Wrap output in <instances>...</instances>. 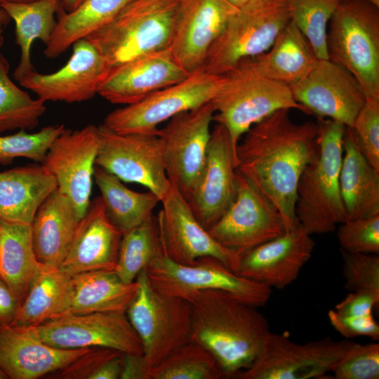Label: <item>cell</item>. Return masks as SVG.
Returning <instances> with one entry per match:
<instances>
[{
  "label": "cell",
  "mask_w": 379,
  "mask_h": 379,
  "mask_svg": "<svg viewBox=\"0 0 379 379\" xmlns=\"http://www.w3.org/2000/svg\"><path fill=\"white\" fill-rule=\"evenodd\" d=\"M289 110L275 111L251 126L236 148V171L277 208L286 231L298 224L295 206L299 178L316 155L318 124L295 123Z\"/></svg>",
  "instance_id": "6da1fadb"
},
{
  "label": "cell",
  "mask_w": 379,
  "mask_h": 379,
  "mask_svg": "<svg viewBox=\"0 0 379 379\" xmlns=\"http://www.w3.org/2000/svg\"><path fill=\"white\" fill-rule=\"evenodd\" d=\"M185 299L192 312L190 340L213 354L225 378L248 368L271 332L258 307L218 290L197 291Z\"/></svg>",
  "instance_id": "7a4b0ae2"
},
{
  "label": "cell",
  "mask_w": 379,
  "mask_h": 379,
  "mask_svg": "<svg viewBox=\"0 0 379 379\" xmlns=\"http://www.w3.org/2000/svg\"><path fill=\"white\" fill-rule=\"evenodd\" d=\"M318 147L298 180L295 214L310 234L333 232L346 220L339 178L345 126L319 119Z\"/></svg>",
  "instance_id": "3957f363"
},
{
  "label": "cell",
  "mask_w": 379,
  "mask_h": 379,
  "mask_svg": "<svg viewBox=\"0 0 379 379\" xmlns=\"http://www.w3.org/2000/svg\"><path fill=\"white\" fill-rule=\"evenodd\" d=\"M180 3V0H132L109 23L86 39L102 55L107 72L136 58L168 48Z\"/></svg>",
  "instance_id": "277c9868"
},
{
  "label": "cell",
  "mask_w": 379,
  "mask_h": 379,
  "mask_svg": "<svg viewBox=\"0 0 379 379\" xmlns=\"http://www.w3.org/2000/svg\"><path fill=\"white\" fill-rule=\"evenodd\" d=\"M211 102L213 121L227 130L235 158L244 133L270 114L281 109L306 113L294 100L290 87L262 75L251 58L241 60L223 74L222 83Z\"/></svg>",
  "instance_id": "5b68a950"
},
{
  "label": "cell",
  "mask_w": 379,
  "mask_h": 379,
  "mask_svg": "<svg viewBox=\"0 0 379 379\" xmlns=\"http://www.w3.org/2000/svg\"><path fill=\"white\" fill-rule=\"evenodd\" d=\"M328 25V59L357 79L366 98H379V8L341 0Z\"/></svg>",
  "instance_id": "8992f818"
},
{
  "label": "cell",
  "mask_w": 379,
  "mask_h": 379,
  "mask_svg": "<svg viewBox=\"0 0 379 379\" xmlns=\"http://www.w3.org/2000/svg\"><path fill=\"white\" fill-rule=\"evenodd\" d=\"M291 19L288 0H248L230 17L201 68L223 75L241 60L264 53Z\"/></svg>",
  "instance_id": "52a82bcc"
},
{
  "label": "cell",
  "mask_w": 379,
  "mask_h": 379,
  "mask_svg": "<svg viewBox=\"0 0 379 379\" xmlns=\"http://www.w3.org/2000/svg\"><path fill=\"white\" fill-rule=\"evenodd\" d=\"M136 295L126 311L142 345L149 371L190 340L191 307L182 298L162 294L150 284L146 269L135 279Z\"/></svg>",
  "instance_id": "ba28073f"
},
{
  "label": "cell",
  "mask_w": 379,
  "mask_h": 379,
  "mask_svg": "<svg viewBox=\"0 0 379 379\" xmlns=\"http://www.w3.org/2000/svg\"><path fill=\"white\" fill-rule=\"evenodd\" d=\"M146 272L157 291L184 299L197 291L218 290L259 307L271 296L272 288L239 275L211 256L199 258L192 265H184L171 260L164 252L148 265Z\"/></svg>",
  "instance_id": "9c48e42d"
},
{
  "label": "cell",
  "mask_w": 379,
  "mask_h": 379,
  "mask_svg": "<svg viewBox=\"0 0 379 379\" xmlns=\"http://www.w3.org/2000/svg\"><path fill=\"white\" fill-rule=\"evenodd\" d=\"M222 81L223 75L212 74L201 68L177 84L112 111L102 124L121 134H159V126L163 122L211 102Z\"/></svg>",
  "instance_id": "30bf717a"
},
{
  "label": "cell",
  "mask_w": 379,
  "mask_h": 379,
  "mask_svg": "<svg viewBox=\"0 0 379 379\" xmlns=\"http://www.w3.org/2000/svg\"><path fill=\"white\" fill-rule=\"evenodd\" d=\"M352 343L326 337L300 344L286 334L270 332L253 364L233 378H320L331 371Z\"/></svg>",
  "instance_id": "8fae6325"
},
{
  "label": "cell",
  "mask_w": 379,
  "mask_h": 379,
  "mask_svg": "<svg viewBox=\"0 0 379 379\" xmlns=\"http://www.w3.org/2000/svg\"><path fill=\"white\" fill-rule=\"evenodd\" d=\"M213 114L209 102L175 115L159 129L168 179L187 201L204 170Z\"/></svg>",
  "instance_id": "7c38bea8"
},
{
  "label": "cell",
  "mask_w": 379,
  "mask_h": 379,
  "mask_svg": "<svg viewBox=\"0 0 379 379\" xmlns=\"http://www.w3.org/2000/svg\"><path fill=\"white\" fill-rule=\"evenodd\" d=\"M99 148L95 165L121 181L147 187L161 201L171 184L168 179L162 141L159 134L116 133L98 126Z\"/></svg>",
  "instance_id": "4fadbf2b"
},
{
  "label": "cell",
  "mask_w": 379,
  "mask_h": 379,
  "mask_svg": "<svg viewBox=\"0 0 379 379\" xmlns=\"http://www.w3.org/2000/svg\"><path fill=\"white\" fill-rule=\"evenodd\" d=\"M208 231L222 246L241 255L283 234L286 227L274 204L237 171L235 198Z\"/></svg>",
  "instance_id": "5bb4252c"
},
{
  "label": "cell",
  "mask_w": 379,
  "mask_h": 379,
  "mask_svg": "<svg viewBox=\"0 0 379 379\" xmlns=\"http://www.w3.org/2000/svg\"><path fill=\"white\" fill-rule=\"evenodd\" d=\"M41 340L60 349L108 348L143 354L142 342L126 312L67 314L36 326Z\"/></svg>",
  "instance_id": "9a60e30c"
},
{
  "label": "cell",
  "mask_w": 379,
  "mask_h": 379,
  "mask_svg": "<svg viewBox=\"0 0 379 379\" xmlns=\"http://www.w3.org/2000/svg\"><path fill=\"white\" fill-rule=\"evenodd\" d=\"M157 218L165 254L180 265H192L211 256L237 273L240 255L220 244L199 222L188 201L171 187L161 201Z\"/></svg>",
  "instance_id": "2e32d148"
},
{
  "label": "cell",
  "mask_w": 379,
  "mask_h": 379,
  "mask_svg": "<svg viewBox=\"0 0 379 379\" xmlns=\"http://www.w3.org/2000/svg\"><path fill=\"white\" fill-rule=\"evenodd\" d=\"M99 142L98 126L89 124L77 131L65 128L51 144L42 163L55 178L59 191L73 204L79 220L91 203Z\"/></svg>",
  "instance_id": "e0dca14e"
},
{
  "label": "cell",
  "mask_w": 379,
  "mask_h": 379,
  "mask_svg": "<svg viewBox=\"0 0 379 379\" xmlns=\"http://www.w3.org/2000/svg\"><path fill=\"white\" fill-rule=\"evenodd\" d=\"M289 87L306 113L350 128L366 100L357 79L329 59L319 60L304 79Z\"/></svg>",
  "instance_id": "ac0fdd59"
},
{
  "label": "cell",
  "mask_w": 379,
  "mask_h": 379,
  "mask_svg": "<svg viewBox=\"0 0 379 379\" xmlns=\"http://www.w3.org/2000/svg\"><path fill=\"white\" fill-rule=\"evenodd\" d=\"M72 53L58 71L41 74L34 69L20 84L44 102H80L98 93L100 81L107 72L106 62L98 49L83 39L72 45Z\"/></svg>",
  "instance_id": "d6986e66"
},
{
  "label": "cell",
  "mask_w": 379,
  "mask_h": 379,
  "mask_svg": "<svg viewBox=\"0 0 379 379\" xmlns=\"http://www.w3.org/2000/svg\"><path fill=\"white\" fill-rule=\"evenodd\" d=\"M237 9L225 0H180L170 49L189 74L203 67L210 48Z\"/></svg>",
  "instance_id": "ffe728a7"
},
{
  "label": "cell",
  "mask_w": 379,
  "mask_h": 379,
  "mask_svg": "<svg viewBox=\"0 0 379 379\" xmlns=\"http://www.w3.org/2000/svg\"><path fill=\"white\" fill-rule=\"evenodd\" d=\"M314 246L311 234L298 223L241 255L237 274L270 288H284L297 279Z\"/></svg>",
  "instance_id": "44dd1931"
},
{
  "label": "cell",
  "mask_w": 379,
  "mask_h": 379,
  "mask_svg": "<svg viewBox=\"0 0 379 379\" xmlns=\"http://www.w3.org/2000/svg\"><path fill=\"white\" fill-rule=\"evenodd\" d=\"M189 75L175 60L168 48L109 69L99 84L98 94L112 103L128 105L177 84Z\"/></svg>",
  "instance_id": "7402d4cb"
},
{
  "label": "cell",
  "mask_w": 379,
  "mask_h": 379,
  "mask_svg": "<svg viewBox=\"0 0 379 379\" xmlns=\"http://www.w3.org/2000/svg\"><path fill=\"white\" fill-rule=\"evenodd\" d=\"M237 192L236 158L227 130L220 124L211 132L204 172L188 203L208 230L225 213Z\"/></svg>",
  "instance_id": "603a6c76"
},
{
  "label": "cell",
  "mask_w": 379,
  "mask_h": 379,
  "mask_svg": "<svg viewBox=\"0 0 379 379\" xmlns=\"http://www.w3.org/2000/svg\"><path fill=\"white\" fill-rule=\"evenodd\" d=\"M91 349L52 347L41 340L36 326H0V369L13 379H36L61 371Z\"/></svg>",
  "instance_id": "cb8c5ba5"
},
{
  "label": "cell",
  "mask_w": 379,
  "mask_h": 379,
  "mask_svg": "<svg viewBox=\"0 0 379 379\" xmlns=\"http://www.w3.org/2000/svg\"><path fill=\"white\" fill-rule=\"evenodd\" d=\"M122 235L108 218L101 196L95 197L78 221L59 269L70 276L93 270L114 271Z\"/></svg>",
  "instance_id": "d4e9b609"
},
{
  "label": "cell",
  "mask_w": 379,
  "mask_h": 379,
  "mask_svg": "<svg viewBox=\"0 0 379 379\" xmlns=\"http://www.w3.org/2000/svg\"><path fill=\"white\" fill-rule=\"evenodd\" d=\"M78 221L73 204L58 188L43 201L31 223L33 248L42 265L51 268L60 267Z\"/></svg>",
  "instance_id": "484cf974"
},
{
  "label": "cell",
  "mask_w": 379,
  "mask_h": 379,
  "mask_svg": "<svg viewBox=\"0 0 379 379\" xmlns=\"http://www.w3.org/2000/svg\"><path fill=\"white\" fill-rule=\"evenodd\" d=\"M343 147L339 185L346 220L378 215L379 171L361 152L350 127H345Z\"/></svg>",
  "instance_id": "4316f807"
},
{
  "label": "cell",
  "mask_w": 379,
  "mask_h": 379,
  "mask_svg": "<svg viewBox=\"0 0 379 379\" xmlns=\"http://www.w3.org/2000/svg\"><path fill=\"white\" fill-rule=\"evenodd\" d=\"M56 188L55 178L41 164L0 172V218L31 225L40 205Z\"/></svg>",
  "instance_id": "83f0119b"
},
{
  "label": "cell",
  "mask_w": 379,
  "mask_h": 379,
  "mask_svg": "<svg viewBox=\"0 0 379 379\" xmlns=\"http://www.w3.org/2000/svg\"><path fill=\"white\" fill-rule=\"evenodd\" d=\"M251 60L262 75L288 86L304 79L319 60L292 20L267 51Z\"/></svg>",
  "instance_id": "f1b7e54d"
},
{
  "label": "cell",
  "mask_w": 379,
  "mask_h": 379,
  "mask_svg": "<svg viewBox=\"0 0 379 379\" xmlns=\"http://www.w3.org/2000/svg\"><path fill=\"white\" fill-rule=\"evenodd\" d=\"M72 298L67 314L126 312L138 290L136 281L125 283L114 270L77 274L72 276Z\"/></svg>",
  "instance_id": "f546056e"
},
{
  "label": "cell",
  "mask_w": 379,
  "mask_h": 379,
  "mask_svg": "<svg viewBox=\"0 0 379 379\" xmlns=\"http://www.w3.org/2000/svg\"><path fill=\"white\" fill-rule=\"evenodd\" d=\"M45 267L34 253L31 225L0 218V277L11 288L20 304Z\"/></svg>",
  "instance_id": "4dcf8cb0"
},
{
  "label": "cell",
  "mask_w": 379,
  "mask_h": 379,
  "mask_svg": "<svg viewBox=\"0 0 379 379\" xmlns=\"http://www.w3.org/2000/svg\"><path fill=\"white\" fill-rule=\"evenodd\" d=\"M1 8L15 23V42L20 55L13 77L18 81L34 70L31 50L35 40L46 46L50 42L57 25L55 15L62 8L61 0H33L5 3Z\"/></svg>",
  "instance_id": "1f68e13d"
},
{
  "label": "cell",
  "mask_w": 379,
  "mask_h": 379,
  "mask_svg": "<svg viewBox=\"0 0 379 379\" xmlns=\"http://www.w3.org/2000/svg\"><path fill=\"white\" fill-rule=\"evenodd\" d=\"M72 298V276L46 267L32 283L11 325L37 326L66 314Z\"/></svg>",
  "instance_id": "d6a6232c"
},
{
  "label": "cell",
  "mask_w": 379,
  "mask_h": 379,
  "mask_svg": "<svg viewBox=\"0 0 379 379\" xmlns=\"http://www.w3.org/2000/svg\"><path fill=\"white\" fill-rule=\"evenodd\" d=\"M132 0H83L74 10L60 15L44 53L54 59L75 42L109 23Z\"/></svg>",
  "instance_id": "836d02e7"
},
{
  "label": "cell",
  "mask_w": 379,
  "mask_h": 379,
  "mask_svg": "<svg viewBox=\"0 0 379 379\" xmlns=\"http://www.w3.org/2000/svg\"><path fill=\"white\" fill-rule=\"evenodd\" d=\"M93 179L101 192L108 218L122 234L152 215L160 202L152 192L133 191L117 177L96 165Z\"/></svg>",
  "instance_id": "e575fe53"
},
{
  "label": "cell",
  "mask_w": 379,
  "mask_h": 379,
  "mask_svg": "<svg viewBox=\"0 0 379 379\" xmlns=\"http://www.w3.org/2000/svg\"><path fill=\"white\" fill-rule=\"evenodd\" d=\"M163 253L158 218L152 214L122 235L114 272L124 282L133 283L141 271Z\"/></svg>",
  "instance_id": "d590c367"
},
{
  "label": "cell",
  "mask_w": 379,
  "mask_h": 379,
  "mask_svg": "<svg viewBox=\"0 0 379 379\" xmlns=\"http://www.w3.org/2000/svg\"><path fill=\"white\" fill-rule=\"evenodd\" d=\"M10 65L0 51V133L32 130L46 112L45 102L34 99L9 77Z\"/></svg>",
  "instance_id": "8d00e7d4"
},
{
  "label": "cell",
  "mask_w": 379,
  "mask_h": 379,
  "mask_svg": "<svg viewBox=\"0 0 379 379\" xmlns=\"http://www.w3.org/2000/svg\"><path fill=\"white\" fill-rule=\"evenodd\" d=\"M149 379H220L225 374L213 354L188 340L149 373Z\"/></svg>",
  "instance_id": "74e56055"
},
{
  "label": "cell",
  "mask_w": 379,
  "mask_h": 379,
  "mask_svg": "<svg viewBox=\"0 0 379 379\" xmlns=\"http://www.w3.org/2000/svg\"><path fill=\"white\" fill-rule=\"evenodd\" d=\"M292 20L319 60L328 59L327 31L341 0H288Z\"/></svg>",
  "instance_id": "f35d334b"
},
{
  "label": "cell",
  "mask_w": 379,
  "mask_h": 379,
  "mask_svg": "<svg viewBox=\"0 0 379 379\" xmlns=\"http://www.w3.org/2000/svg\"><path fill=\"white\" fill-rule=\"evenodd\" d=\"M65 128L64 125L58 124L35 133L21 129L14 134L0 135V164L8 165L15 159L23 157L42 164L51 144Z\"/></svg>",
  "instance_id": "ab89813d"
},
{
  "label": "cell",
  "mask_w": 379,
  "mask_h": 379,
  "mask_svg": "<svg viewBox=\"0 0 379 379\" xmlns=\"http://www.w3.org/2000/svg\"><path fill=\"white\" fill-rule=\"evenodd\" d=\"M331 371L335 379H378L379 344L352 342Z\"/></svg>",
  "instance_id": "60d3db41"
},
{
  "label": "cell",
  "mask_w": 379,
  "mask_h": 379,
  "mask_svg": "<svg viewBox=\"0 0 379 379\" xmlns=\"http://www.w3.org/2000/svg\"><path fill=\"white\" fill-rule=\"evenodd\" d=\"M337 238L340 248L351 253L378 254L379 214L340 224Z\"/></svg>",
  "instance_id": "b9f144b4"
},
{
  "label": "cell",
  "mask_w": 379,
  "mask_h": 379,
  "mask_svg": "<svg viewBox=\"0 0 379 379\" xmlns=\"http://www.w3.org/2000/svg\"><path fill=\"white\" fill-rule=\"evenodd\" d=\"M345 288L379 297V257L377 254L351 253L340 249Z\"/></svg>",
  "instance_id": "7bdbcfd3"
},
{
  "label": "cell",
  "mask_w": 379,
  "mask_h": 379,
  "mask_svg": "<svg viewBox=\"0 0 379 379\" xmlns=\"http://www.w3.org/2000/svg\"><path fill=\"white\" fill-rule=\"evenodd\" d=\"M351 128L361 152L379 171V98H366Z\"/></svg>",
  "instance_id": "ee69618b"
},
{
  "label": "cell",
  "mask_w": 379,
  "mask_h": 379,
  "mask_svg": "<svg viewBox=\"0 0 379 379\" xmlns=\"http://www.w3.org/2000/svg\"><path fill=\"white\" fill-rule=\"evenodd\" d=\"M328 317L331 326L347 338L368 336L376 340L379 338V326L373 314L348 316L330 310Z\"/></svg>",
  "instance_id": "f6af8a7d"
},
{
  "label": "cell",
  "mask_w": 379,
  "mask_h": 379,
  "mask_svg": "<svg viewBox=\"0 0 379 379\" xmlns=\"http://www.w3.org/2000/svg\"><path fill=\"white\" fill-rule=\"evenodd\" d=\"M122 353L108 348H92L88 352L62 369L61 375L65 378L91 379L92 375L108 359Z\"/></svg>",
  "instance_id": "bcb514c9"
},
{
  "label": "cell",
  "mask_w": 379,
  "mask_h": 379,
  "mask_svg": "<svg viewBox=\"0 0 379 379\" xmlns=\"http://www.w3.org/2000/svg\"><path fill=\"white\" fill-rule=\"evenodd\" d=\"M379 297L364 291H351L334 310L338 314L348 316L372 314L373 307H378Z\"/></svg>",
  "instance_id": "7dc6e473"
},
{
  "label": "cell",
  "mask_w": 379,
  "mask_h": 379,
  "mask_svg": "<svg viewBox=\"0 0 379 379\" xmlns=\"http://www.w3.org/2000/svg\"><path fill=\"white\" fill-rule=\"evenodd\" d=\"M20 302L11 288L0 277V326L11 325Z\"/></svg>",
  "instance_id": "c3c4849f"
},
{
  "label": "cell",
  "mask_w": 379,
  "mask_h": 379,
  "mask_svg": "<svg viewBox=\"0 0 379 379\" xmlns=\"http://www.w3.org/2000/svg\"><path fill=\"white\" fill-rule=\"evenodd\" d=\"M121 379H149L143 354H124Z\"/></svg>",
  "instance_id": "681fc988"
},
{
  "label": "cell",
  "mask_w": 379,
  "mask_h": 379,
  "mask_svg": "<svg viewBox=\"0 0 379 379\" xmlns=\"http://www.w3.org/2000/svg\"><path fill=\"white\" fill-rule=\"evenodd\" d=\"M124 353H119L105 361L91 377V379L120 378Z\"/></svg>",
  "instance_id": "f907efd6"
},
{
  "label": "cell",
  "mask_w": 379,
  "mask_h": 379,
  "mask_svg": "<svg viewBox=\"0 0 379 379\" xmlns=\"http://www.w3.org/2000/svg\"><path fill=\"white\" fill-rule=\"evenodd\" d=\"M83 0H61L62 6L67 12L76 8Z\"/></svg>",
  "instance_id": "816d5d0a"
},
{
  "label": "cell",
  "mask_w": 379,
  "mask_h": 379,
  "mask_svg": "<svg viewBox=\"0 0 379 379\" xmlns=\"http://www.w3.org/2000/svg\"><path fill=\"white\" fill-rule=\"evenodd\" d=\"M10 20V18L4 9L0 8V23L6 27L8 24Z\"/></svg>",
  "instance_id": "f5cc1de1"
},
{
  "label": "cell",
  "mask_w": 379,
  "mask_h": 379,
  "mask_svg": "<svg viewBox=\"0 0 379 379\" xmlns=\"http://www.w3.org/2000/svg\"><path fill=\"white\" fill-rule=\"evenodd\" d=\"M227 3H229L232 6L239 8L241 6H243L244 4H246L248 0H225Z\"/></svg>",
  "instance_id": "db71d44e"
},
{
  "label": "cell",
  "mask_w": 379,
  "mask_h": 379,
  "mask_svg": "<svg viewBox=\"0 0 379 379\" xmlns=\"http://www.w3.org/2000/svg\"><path fill=\"white\" fill-rule=\"evenodd\" d=\"M33 0H0V8L1 6L5 3H18V2H27Z\"/></svg>",
  "instance_id": "11a10c76"
},
{
  "label": "cell",
  "mask_w": 379,
  "mask_h": 379,
  "mask_svg": "<svg viewBox=\"0 0 379 379\" xmlns=\"http://www.w3.org/2000/svg\"><path fill=\"white\" fill-rule=\"evenodd\" d=\"M4 27L5 26L0 23V48L4 44V34H3Z\"/></svg>",
  "instance_id": "9f6ffc18"
},
{
  "label": "cell",
  "mask_w": 379,
  "mask_h": 379,
  "mask_svg": "<svg viewBox=\"0 0 379 379\" xmlns=\"http://www.w3.org/2000/svg\"><path fill=\"white\" fill-rule=\"evenodd\" d=\"M379 8V0H364Z\"/></svg>",
  "instance_id": "6f0895ef"
},
{
  "label": "cell",
  "mask_w": 379,
  "mask_h": 379,
  "mask_svg": "<svg viewBox=\"0 0 379 379\" xmlns=\"http://www.w3.org/2000/svg\"><path fill=\"white\" fill-rule=\"evenodd\" d=\"M7 378V375L0 369V379H4Z\"/></svg>",
  "instance_id": "680465c9"
}]
</instances>
